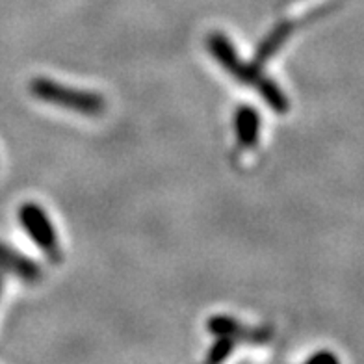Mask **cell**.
Here are the masks:
<instances>
[{"label": "cell", "mask_w": 364, "mask_h": 364, "mask_svg": "<svg viewBox=\"0 0 364 364\" xmlns=\"http://www.w3.org/2000/svg\"><path fill=\"white\" fill-rule=\"evenodd\" d=\"M321 360H326V363H338V359H336L335 355L329 353V351H321V353H316L312 355V357H309V363H321Z\"/></svg>", "instance_id": "obj_9"}, {"label": "cell", "mask_w": 364, "mask_h": 364, "mask_svg": "<svg viewBox=\"0 0 364 364\" xmlns=\"http://www.w3.org/2000/svg\"><path fill=\"white\" fill-rule=\"evenodd\" d=\"M206 48L212 56L216 58V62L220 63L221 68L229 73L230 77L238 80L240 84H245V86L257 87V91L260 93V97L264 99V102L272 108L275 114L284 115L290 108V102H288V97L284 95L283 90L264 75L260 71L259 65L255 63H245L242 58L236 53L235 45L230 43L229 38L221 32H212L206 38Z\"/></svg>", "instance_id": "obj_1"}, {"label": "cell", "mask_w": 364, "mask_h": 364, "mask_svg": "<svg viewBox=\"0 0 364 364\" xmlns=\"http://www.w3.org/2000/svg\"><path fill=\"white\" fill-rule=\"evenodd\" d=\"M260 115L253 106H240L235 114V136L236 144L242 149H253L259 144Z\"/></svg>", "instance_id": "obj_6"}, {"label": "cell", "mask_w": 364, "mask_h": 364, "mask_svg": "<svg viewBox=\"0 0 364 364\" xmlns=\"http://www.w3.org/2000/svg\"><path fill=\"white\" fill-rule=\"evenodd\" d=\"M0 269L11 273L15 277H19L24 283H39L43 279V272L34 260L24 257L19 251L11 250L10 245L0 242Z\"/></svg>", "instance_id": "obj_5"}, {"label": "cell", "mask_w": 364, "mask_h": 364, "mask_svg": "<svg viewBox=\"0 0 364 364\" xmlns=\"http://www.w3.org/2000/svg\"><path fill=\"white\" fill-rule=\"evenodd\" d=\"M299 26V23L297 21H281V23L275 26V28L269 32L266 38H264L262 43L259 45V50H257V54H255V65H259V68H262L264 63L269 62L275 54H277V50L281 47H283L284 43L288 41V38L292 36L294 30Z\"/></svg>", "instance_id": "obj_7"}, {"label": "cell", "mask_w": 364, "mask_h": 364, "mask_svg": "<svg viewBox=\"0 0 364 364\" xmlns=\"http://www.w3.org/2000/svg\"><path fill=\"white\" fill-rule=\"evenodd\" d=\"M0 292H2V275H0Z\"/></svg>", "instance_id": "obj_10"}, {"label": "cell", "mask_w": 364, "mask_h": 364, "mask_svg": "<svg viewBox=\"0 0 364 364\" xmlns=\"http://www.w3.org/2000/svg\"><path fill=\"white\" fill-rule=\"evenodd\" d=\"M19 221L26 235L34 240L36 245L43 251L47 257L58 262L62 253H60V244H58V236L54 232V227L48 220L47 212L36 203H24L19 208Z\"/></svg>", "instance_id": "obj_3"}, {"label": "cell", "mask_w": 364, "mask_h": 364, "mask_svg": "<svg viewBox=\"0 0 364 364\" xmlns=\"http://www.w3.org/2000/svg\"><path fill=\"white\" fill-rule=\"evenodd\" d=\"M30 93L38 101L60 106V108H68V110L87 115V117H99L106 110V101L99 93L62 86V84H56L48 78H34L30 82Z\"/></svg>", "instance_id": "obj_2"}, {"label": "cell", "mask_w": 364, "mask_h": 364, "mask_svg": "<svg viewBox=\"0 0 364 364\" xmlns=\"http://www.w3.org/2000/svg\"><path fill=\"white\" fill-rule=\"evenodd\" d=\"M206 329L210 331L212 335L227 336L232 341L247 342V344H266L272 341V331L266 327H250L236 321L230 316H212L206 321Z\"/></svg>", "instance_id": "obj_4"}, {"label": "cell", "mask_w": 364, "mask_h": 364, "mask_svg": "<svg viewBox=\"0 0 364 364\" xmlns=\"http://www.w3.org/2000/svg\"><path fill=\"white\" fill-rule=\"evenodd\" d=\"M232 350H235V341H232V338H227V336H220L216 341V344L212 346L210 351L206 353L205 360L212 364L221 363V360L229 359Z\"/></svg>", "instance_id": "obj_8"}]
</instances>
